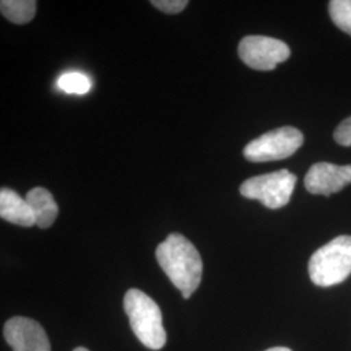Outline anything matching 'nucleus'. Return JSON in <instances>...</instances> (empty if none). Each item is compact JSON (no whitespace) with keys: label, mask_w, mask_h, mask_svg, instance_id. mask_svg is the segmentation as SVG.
Instances as JSON below:
<instances>
[{"label":"nucleus","mask_w":351,"mask_h":351,"mask_svg":"<svg viewBox=\"0 0 351 351\" xmlns=\"http://www.w3.org/2000/svg\"><path fill=\"white\" fill-rule=\"evenodd\" d=\"M156 259L165 275L185 300L198 289L203 275V262L195 246L178 233L169 234L156 249Z\"/></svg>","instance_id":"f257e3e1"},{"label":"nucleus","mask_w":351,"mask_h":351,"mask_svg":"<svg viewBox=\"0 0 351 351\" xmlns=\"http://www.w3.org/2000/svg\"><path fill=\"white\" fill-rule=\"evenodd\" d=\"M124 310L137 339L151 350H160L167 342L163 316L156 302L138 289H130L124 297Z\"/></svg>","instance_id":"f03ea898"},{"label":"nucleus","mask_w":351,"mask_h":351,"mask_svg":"<svg viewBox=\"0 0 351 351\" xmlns=\"http://www.w3.org/2000/svg\"><path fill=\"white\" fill-rule=\"evenodd\" d=\"M315 285L328 288L341 284L351 275V236H339L315 251L308 262Z\"/></svg>","instance_id":"7ed1b4c3"},{"label":"nucleus","mask_w":351,"mask_h":351,"mask_svg":"<svg viewBox=\"0 0 351 351\" xmlns=\"http://www.w3.org/2000/svg\"><path fill=\"white\" fill-rule=\"evenodd\" d=\"M297 184V176L281 169L246 180L239 191L247 199L262 202L265 207L277 210L288 204Z\"/></svg>","instance_id":"20e7f679"},{"label":"nucleus","mask_w":351,"mask_h":351,"mask_svg":"<svg viewBox=\"0 0 351 351\" xmlns=\"http://www.w3.org/2000/svg\"><path fill=\"white\" fill-rule=\"evenodd\" d=\"M303 141V134L298 129L293 126L278 128L251 141L243 150V156L252 163L282 160L301 149Z\"/></svg>","instance_id":"39448f33"},{"label":"nucleus","mask_w":351,"mask_h":351,"mask_svg":"<svg viewBox=\"0 0 351 351\" xmlns=\"http://www.w3.org/2000/svg\"><path fill=\"white\" fill-rule=\"evenodd\" d=\"M241 60L256 71H272L290 56L288 45L276 38L247 36L239 42Z\"/></svg>","instance_id":"423d86ee"},{"label":"nucleus","mask_w":351,"mask_h":351,"mask_svg":"<svg viewBox=\"0 0 351 351\" xmlns=\"http://www.w3.org/2000/svg\"><path fill=\"white\" fill-rule=\"evenodd\" d=\"M4 337L13 351H51L43 326L29 317L10 319L4 326Z\"/></svg>","instance_id":"0eeeda50"},{"label":"nucleus","mask_w":351,"mask_h":351,"mask_svg":"<svg viewBox=\"0 0 351 351\" xmlns=\"http://www.w3.org/2000/svg\"><path fill=\"white\" fill-rule=\"evenodd\" d=\"M351 184L350 165L316 163L308 169L304 177V186L311 194L330 195Z\"/></svg>","instance_id":"6e6552de"},{"label":"nucleus","mask_w":351,"mask_h":351,"mask_svg":"<svg viewBox=\"0 0 351 351\" xmlns=\"http://www.w3.org/2000/svg\"><path fill=\"white\" fill-rule=\"evenodd\" d=\"M0 216L14 226H36L34 213L29 203L11 189L3 188L0 191Z\"/></svg>","instance_id":"1a4fd4ad"},{"label":"nucleus","mask_w":351,"mask_h":351,"mask_svg":"<svg viewBox=\"0 0 351 351\" xmlns=\"http://www.w3.org/2000/svg\"><path fill=\"white\" fill-rule=\"evenodd\" d=\"M26 202L34 213L36 226L42 229H47L55 223L59 215V207L49 190L43 188L32 189L26 194Z\"/></svg>","instance_id":"9d476101"},{"label":"nucleus","mask_w":351,"mask_h":351,"mask_svg":"<svg viewBox=\"0 0 351 351\" xmlns=\"http://www.w3.org/2000/svg\"><path fill=\"white\" fill-rule=\"evenodd\" d=\"M0 11L13 24L24 25L34 19L37 3L34 0H3Z\"/></svg>","instance_id":"9b49d317"},{"label":"nucleus","mask_w":351,"mask_h":351,"mask_svg":"<svg viewBox=\"0 0 351 351\" xmlns=\"http://www.w3.org/2000/svg\"><path fill=\"white\" fill-rule=\"evenodd\" d=\"M329 14L339 29L351 36V0L329 1Z\"/></svg>","instance_id":"f8f14e48"},{"label":"nucleus","mask_w":351,"mask_h":351,"mask_svg":"<svg viewBox=\"0 0 351 351\" xmlns=\"http://www.w3.org/2000/svg\"><path fill=\"white\" fill-rule=\"evenodd\" d=\"M58 86L65 93L86 94L91 88V82L86 75L72 72V73L62 75L58 81Z\"/></svg>","instance_id":"ddd939ff"},{"label":"nucleus","mask_w":351,"mask_h":351,"mask_svg":"<svg viewBox=\"0 0 351 351\" xmlns=\"http://www.w3.org/2000/svg\"><path fill=\"white\" fill-rule=\"evenodd\" d=\"M151 4L162 12L177 14L186 8L189 1L188 0H152Z\"/></svg>","instance_id":"4468645a"},{"label":"nucleus","mask_w":351,"mask_h":351,"mask_svg":"<svg viewBox=\"0 0 351 351\" xmlns=\"http://www.w3.org/2000/svg\"><path fill=\"white\" fill-rule=\"evenodd\" d=\"M335 141L345 147H350L351 146V116L345 119L341 124H339L335 133H333Z\"/></svg>","instance_id":"2eb2a0df"},{"label":"nucleus","mask_w":351,"mask_h":351,"mask_svg":"<svg viewBox=\"0 0 351 351\" xmlns=\"http://www.w3.org/2000/svg\"><path fill=\"white\" fill-rule=\"evenodd\" d=\"M265 351H291L288 348H272V349H268Z\"/></svg>","instance_id":"dca6fc26"},{"label":"nucleus","mask_w":351,"mask_h":351,"mask_svg":"<svg viewBox=\"0 0 351 351\" xmlns=\"http://www.w3.org/2000/svg\"><path fill=\"white\" fill-rule=\"evenodd\" d=\"M73 351H88V349H85V348H77Z\"/></svg>","instance_id":"f3484780"}]
</instances>
